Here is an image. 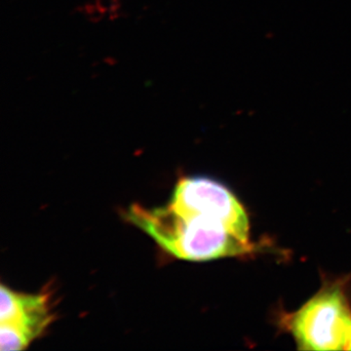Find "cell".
I'll use <instances>...</instances> for the list:
<instances>
[{
    "instance_id": "277c9868",
    "label": "cell",
    "mask_w": 351,
    "mask_h": 351,
    "mask_svg": "<svg viewBox=\"0 0 351 351\" xmlns=\"http://www.w3.org/2000/svg\"><path fill=\"white\" fill-rule=\"evenodd\" d=\"M169 202L218 217L237 239L249 244L248 216L239 199L221 182L206 177L184 178L176 184Z\"/></svg>"
},
{
    "instance_id": "6da1fadb",
    "label": "cell",
    "mask_w": 351,
    "mask_h": 351,
    "mask_svg": "<svg viewBox=\"0 0 351 351\" xmlns=\"http://www.w3.org/2000/svg\"><path fill=\"white\" fill-rule=\"evenodd\" d=\"M124 218L173 257L191 262L235 257L251 250L213 215L184 209L168 201L162 206L133 204Z\"/></svg>"
},
{
    "instance_id": "3957f363",
    "label": "cell",
    "mask_w": 351,
    "mask_h": 351,
    "mask_svg": "<svg viewBox=\"0 0 351 351\" xmlns=\"http://www.w3.org/2000/svg\"><path fill=\"white\" fill-rule=\"evenodd\" d=\"M0 294V348L25 350L54 320L49 295L17 292L3 284Z\"/></svg>"
},
{
    "instance_id": "7a4b0ae2",
    "label": "cell",
    "mask_w": 351,
    "mask_h": 351,
    "mask_svg": "<svg viewBox=\"0 0 351 351\" xmlns=\"http://www.w3.org/2000/svg\"><path fill=\"white\" fill-rule=\"evenodd\" d=\"M291 330L300 350H346L351 311L341 289H325L314 295L295 314Z\"/></svg>"
},
{
    "instance_id": "5b68a950",
    "label": "cell",
    "mask_w": 351,
    "mask_h": 351,
    "mask_svg": "<svg viewBox=\"0 0 351 351\" xmlns=\"http://www.w3.org/2000/svg\"><path fill=\"white\" fill-rule=\"evenodd\" d=\"M346 350H351V337H350V341H348V346H346Z\"/></svg>"
}]
</instances>
